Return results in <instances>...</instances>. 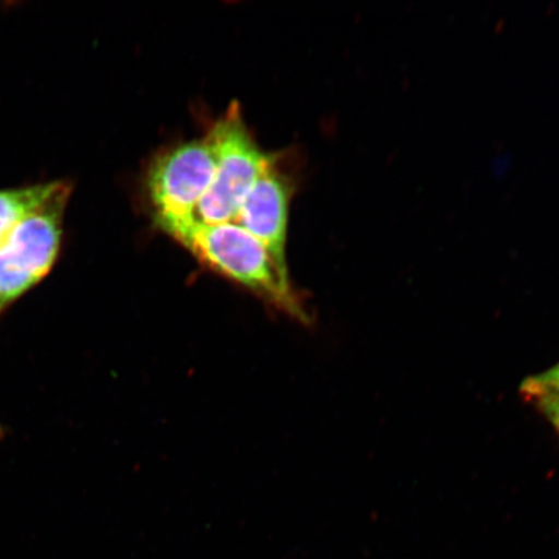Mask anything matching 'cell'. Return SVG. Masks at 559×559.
<instances>
[{"instance_id":"obj_1","label":"cell","mask_w":559,"mask_h":559,"mask_svg":"<svg viewBox=\"0 0 559 559\" xmlns=\"http://www.w3.org/2000/svg\"><path fill=\"white\" fill-rule=\"evenodd\" d=\"M216 274L241 285L280 312L309 321L293 288L288 267L277 263L264 245L236 223L204 225L199 221L170 235Z\"/></svg>"},{"instance_id":"obj_2","label":"cell","mask_w":559,"mask_h":559,"mask_svg":"<svg viewBox=\"0 0 559 559\" xmlns=\"http://www.w3.org/2000/svg\"><path fill=\"white\" fill-rule=\"evenodd\" d=\"M73 188L72 181L62 179L58 191L0 243V318L44 282L58 263Z\"/></svg>"},{"instance_id":"obj_3","label":"cell","mask_w":559,"mask_h":559,"mask_svg":"<svg viewBox=\"0 0 559 559\" xmlns=\"http://www.w3.org/2000/svg\"><path fill=\"white\" fill-rule=\"evenodd\" d=\"M207 135L214 146L215 174L195 216L204 225L233 223L251 188L277 157L261 150L236 103Z\"/></svg>"},{"instance_id":"obj_4","label":"cell","mask_w":559,"mask_h":559,"mask_svg":"<svg viewBox=\"0 0 559 559\" xmlns=\"http://www.w3.org/2000/svg\"><path fill=\"white\" fill-rule=\"evenodd\" d=\"M214 174L215 153L207 134L171 146L153 158L145 190L157 226L170 235L198 221L195 213Z\"/></svg>"},{"instance_id":"obj_5","label":"cell","mask_w":559,"mask_h":559,"mask_svg":"<svg viewBox=\"0 0 559 559\" xmlns=\"http://www.w3.org/2000/svg\"><path fill=\"white\" fill-rule=\"evenodd\" d=\"M293 186L280 171L277 158L247 195L233 223L260 240L283 267L286 264L289 206Z\"/></svg>"},{"instance_id":"obj_6","label":"cell","mask_w":559,"mask_h":559,"mask_svg":"<svg viewBox=\"0 0 559 559\" xmlns=\"http://www.w3.org/2000/svg\"><path fill=\"white\" fill-rule=\"evenodd\" d=\"M61 181L48 180L0 190V243L25 216L44 205L58 191Z\"/></svg>"},{"instance_id":"obj_7","label":"cell","mask_w":559,"mask_h":559,"mask_svg":"<svg viewBox=\"0 0 559 559\" xmlns=\"http://www.w3.org/2000/svg\"><path fill=\"white\" fill-rule=\"evenodd\" d=\"M522 391L534 401L545 396L559 395V362L547 372L530 377L523 382Z\"/></svg>"},{"instance_id":"obj_8","label":"cell","mask_w":559,"mask_h":559,"mask_svg":"<svg viewBox=\"0 0 559 559\" xmlns=\"http://www.w3.org/2000/svg\"><path fill=\"white\" fill-rule=\"evenodd\" d=\"M543 414L548 417L551 425L559 431V395L540 397L535 401Z\"/></svg>"},{"instance_id":"obj_9","label":"cell","mask_w":559,"mask_h":559,"mask_svg":"<svg viewBox=\"0 0 559 559\" xmlns=\"http://www.w3.org/2000/svg\"><path fill=\"white\" fill-rule=\"evenodd\" d=\"M510 166V156L509 155H502L496 158L492 169L495 175H498V177H502V175H506Z\"/></svg>"},{"instance_id":"obj_10","label":"cell","mask_w":559,"mask_h":559,"mask_svg":"<svg viewBox=\"0 0 559 559\" xmlns=\"http://www.w3.org/2000/svg\"><path fill=\"white\" fill-rule=\"evenodd\" d=\"M4 437V429L2 428V426H0V438H3Z\"/></svg>"}]
</instances>
